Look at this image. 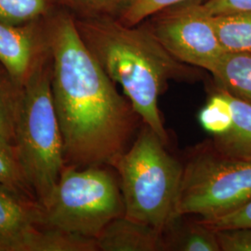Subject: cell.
I'll use <instances>...</instances> for the list:
<instances>
[{
	"mask_svg": "<svg viewBox=\"0 0 251 251\" xmlns=\"http://www.w3.org/2000/svg\"><path fill=\"white\" fill-rule=\"evenodd\" d=\"M202 4L211 16L251 11V0H205Z\"/></svg>",
	"mask_w": 251,
	"mask_h": 251,
	"instance_id": "cb8c5ba5",
	"label": "cell"
},
{
	"mask_svg": "<svg viewBox=\"0 0 251 251\" xmlns=\"http://www.w3.org/2000/svg\"><path fill=\"white\" fill-rule=\"evenodd\" d=\"M96 238L34 225L10 246L9 251H97Z\"/></svg>",
	"mask_w": 251,
	"mask_h": 251,
	"instance_id": "8fae6325",
	"label": "cell"
},
{
	"mask_svg": "<svg viewBox=\"0 0 251 251\" xmlns=\"http://www.w3.org/2000/svg\"><path fill=\"white\" fill-rule=\"evenodd\" d=\"M209 73L217 88L251 104V54L225 52Z\"/></svg>",
	"mask_w": 251,
	"mask_h": 251,
	"instance_id": "5bb4252c",
	"label": "cell"
},
{
	"mask_svg": "<svg viewBox=\"0 0 251 251\" xmlns=\"http://www.w3.org/2000/svg\"><path fill=\"white\" fill-rule=\"evenodd\" d=\"M14 146L30 188L39 202L44 201L60 178L65 160L51 74L43 65L24 87Z\"/></svg>",
	"mask_w": 251,
	"mask_h": 251,
	"instance_id": "277c9868",
	"label": "cell"
},
{
	"mask_svg": "<svg viewBox=\"0 0 251 251\" xmlns=\"http://www.w3.org/2000/svg\"><path fill=\"white\" fill-rule=\"evenodd\" d=\"M76 25L90 52L108 76L122 87L143 123L167 144L159 97L171 80H197L198 68L175 59L148 26H131L111 18L92 19Z\"/></svg>",
	"mask_w": 251,
	"mask_h": 251,
	"instance_id": "7a4b0ae2",
	"label": "cell"
},
{
	"mask_svg": "<svg viewBox=\"0 0 251 251\" xmlns=\"http://www.w3.org/2000/svg\"><path fill=\"white\" fill-rule=\"evenodd\" d=\"M49 0H0V22L19 26L45 12Z\"/></svg>",
	"mask_w": 251,
	"mask_h": 251,
	"instance_id": "d6986e66",
	"label": "cell"
},
{
	"mask_svg": "<svg viewBox=\"0 0 251 251\" xmlns=\"http://www.w3.org/2000/svg\"><path fill=\"white\" fill-rule=\"evenodd\" d=\"M23 96V87L10 76H0V138L9 144H14Z\"/></svg>",
	"mask_w": 251,
	"mask_h": 251,
	"instance_id": "2e32d148",
	"label": "cell"
},
{
	"mask_svg": "<svg viewBox=\"0 0 251 251\" xmlns=\"http://www.w3.org/2000/svg\"><path fill=\"white\" fill-rule=\"evenodd\" d=\"M40 204L42 226L93 238L125 215L119 180L103 166L65 165L53 190Z\"/></svg>",
	"mask_w": 251,
	"mask_h": 251,
	"instance_id": "5b68a950",
	"label": "cell"
},
{
	"mask_svg": "<svg viewBox=\"0 0 251 251\" xmlns=\"http://www.w3.org/2000/svg\"><path fill=\"white\" fill-rule=\"evenodd\" d=\"M82 9L88 11L118 14L119 17L128 9L136 0H73Z\"/></svg>",
	"mask_w": 251,
	"mask_h": 251,
	"instance_id": "603a6c76",
	"label": "cell"
},
{
	"mask_svg": "<svg viewBox=\"0 0 251 251\" xmlns=\"http://www.w3.org/2000/svg\"><path fill=\"white\" fill-rule=\"evenodd\" d=\"M42 225V206L36 198L0 186V251H9L27 229Z\"/></svg>",
	"mask_w": 251,
	"mask_h": 251,
	"instance_id": "9c48e42d",
	"label": "cell"
},
{
	"mask_svg": "<svg viewBox=\"0 0 251 251\" xmlns=\"http://www.w3.org/2000/svg\"><path fill=\"white\" fill-rule=\"evenodd\" d=\"M221 251H251V228L216 231Z\"/></svg>",
	"mask_w": 251,
	"mask_h": 251,
	"instance_id": "7402d4cb",
	"label": "cell"
},
{
	"mask_svg": "<svg viewBox=\"0 0 251 251\" xmlns=\"http://www.w3.org/2000/svg\"><path fill=\"white\" fill-rule=\"evenodd\" d=\"M198 219L202 224L215 231L233 228H251V201L227 215L211 220Z\"/></svg>",
	"mask_w": 251,
	"mask_h": 251,
	"instance_id": "44dd1931",
	"label": "cell"
},
{
	"mask_svg": "<svg viewBox=\"0 0 251 251\" xmlns=\"http://www.w3.org/2000/svg\"><path fill=\"white\" fill-rule=\"evenodd\" d=\"M251 201V162L225 157L204 144L183 165L177 215L211 220Z\"/></svg>",
	"mask_w": 251,
	"mask_h": 251,
	"instance_id": "8992f818",
	"label": "cell"
},
{
	"mask_svg": "<svg viewBox=\"0 0 251 251\" xmlns=\"http://www.w3.org/2000/svg\"><path fill=\"white\" fill-rule=\"evenodd\" d=\"M191 1L199 0H136L119 20L127 25H138L162 10Z\"/></svg>",
	"mask_w": 251,
	"mask_h": 251,
	"instance_id": "ffe728a7",
	"label": "cell"
},
{
	"mask_svg": "<svg viewBox=\"0 0 251 251\" xmlns=\"http://www.w3.org/2000/svg\"><path fill=\"white\" fill-rule=\"evenodd\" d=\"M151 18L152 35L180 63L210 72L225 52L202 1L179 4Z\"/></svg>",
	"mask_w": 251,
	"mask_h": 251,
	"instance_id": "52a82bcc",
	"label": "cell"
},
{
	"mask_svg": "<svg viewBox=\"0 0 251 251\" xmlns=\"http://www.w3.org/2000/svg\"><path fill=\"white\" fill-rule=\"evenodd\" d=\"M96 240L101 251H164L162 231L126 216L112 221Z\"/></svg>",
	"mask_w": 251,
	"mask_h": 251,
	"instance_id": "30bf717a",
	"label": "cell"
},
{
	"mask_svg": "<svg viewBox=\"0 0 251 251\" xmlns=\"http://www.w3.org/2000/svg\"><path fill=\"white\" fill-rule=\"evenodd\" d=\"M0 186L32 197L35 194L30 188L14 144L0 138ZM33 198V197H32Z\"/></svg>",
	"mask_w": 251,
	"mask_h": 251,
	"instance_id": "ac0fdd59",
	"label": "cell"
},
{
	"mask_svg": "<svg viewBox=\"0 0 251 251\" xmlns=\"http://www.w3.org/2000/svg\"><path fill=\"white\" fill-rule=\"evenodd\" d=\"M143 123L129 147L113 164L119 177L126 218L164 231L178 218L183 165Z\"/></svg>",
	"mask_w": 251,
	"mask_h": 251,
	"instance_id": "3957f363",
	"label": "cell"
},
{
	"mask_svg": "<svg viewBox=\"0 0 251 251\" xmlns=\"http://www.w3.org/2000/svg\"><path fill=\"white\" fill-rule=\"evenodd\" d=\"M200 124L212 136L225 134L233 124V110L225 90L215 86L199 114Z\"/></svg>",
	"mask_w": 251,
	"mask_h": 251,
	"instance_id": "e0dca14e",
	"label": "cell"
},
{
	"mask_svg": "<svg viewBox=\"0 0 251 251\" xmlns=\"http://www.w3.org/2000/svg\"><path fill=\"white\" fill-rule=\"evenodd\" d=\"M226 94L233 110V124L225 134L213 136L210 144L225 157L251 162V104Z\"/></svg>",
	"mask_w": 251,
	"mask_h": 251,
	"instance_id": "7c38bea8",
	"label": "cell"
},
{
	"mask_svg": "<svg viewBox=\"0 0 251 251\" xmlns=\"http://www.w3.org/2000/svg\"><path fill=\"white\" fill-rule=\"evenodd\" d=\"M39 46L27 30L0 22V63L21 87L42 65Z\"/></svg>",
	"mask_w": 251,
	"mask_h": 251,
	"instance_id": "ba28073f",
	"label": "cell"
},
{
	"mask_svg": "<svg viewBox=\"0 0 251 251\" xmlns=\"http://www.w3.org/2000/svg\"><path fill=\"white\" fill-rule=\"evenodd\" d=\"M164 251H221L215 230L198 218L179 216L163 231Z\"/></svg>",
	"mask_w": 251,
	"mask_h": 251,
	"instance_id": "4fadbf2b",
	"label": "cell"
},
{
	"mask_svg": "<svg viewBox=\"0 0 251 251\" xmlns=\"http://www.w3.org/2000/svg\"><path fill=\"white\" fill-rule=\"evenodd\" d=\"M212 17L225 52L251 54V11Z\"/></svg>",
	"mask_w": 251,
	"mask_h": 251,
	"instance_id": "9a60e30c",
	"label": "cell"
},
{
	"mask_svg": "<svg viewBox=\"0 0 251 251\" xmlns=\"http://www.w3.org/2000/svg\"><path fill=\"white\" fill-rule=\"evenodd\" d=\"M48 44L65 165L113 166L131 144L142 118L90 52L71 17L56 20Z\"/></svg>",
	"mask_w": 251,
	"mask_h": 251,
	"instance_id": "6da1fadb",
	"label": "cell"
}]
</instances>
